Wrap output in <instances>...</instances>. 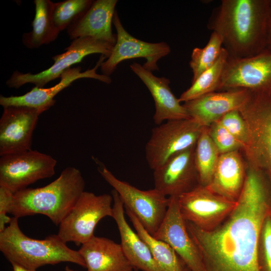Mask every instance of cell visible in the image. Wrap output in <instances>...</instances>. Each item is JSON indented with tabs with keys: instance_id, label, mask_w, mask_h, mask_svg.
I'll list each match as a JSON object with an SVG mask.
<instances>
[{
	"instance_id": "obj_1",
	"label": "cell",
	"mask_w": 271,
	"mask_h": 271,
	"mask_svg": "<svg viewBox=\"0 0 271 271\" xmlns=\"http://www.w3.org/2000/svg\"><path fill=\"white\" fill-rule=\"evenodd\" d=\"M271 211V186L265 174L249 164L236 205L210 230L186 222L205 271H259L258 244L263 221Z\"/></svg>"
},
{
	"instance_id": "obj_2",
	"label": "cell",
	"mask_w": 271,
	"mask_h": 271,
	"mask_svg": "<svg viewBox=\"0 0 271 271\" xmlns=\"http://www.w3.org/2000/svg\"><path fill=\"white\" fill-rule=\"evenodd\" d=\"M271 0H222L207 22L222 38L229 58L250 57L266 49Z\"/></svg>"
},
{
	"instance_id": "obj_3",
	"label": "cell",
	"mask_w": 271,
	"mask_h": 271,
	"mask_svg": "<svg viewBox=\"0 0 271 271\" xmlns=\"http://www.w3.org/2000/svg\"><path fill=\"white\" fill-rule=\"evenodd\" d=\"M80 170L68 167L54 181L44 187L25 188L14 194L9 211L18 218L41 214L59 225L84 191Z\"/></svg>"
},
{
	"instance_id": "obj_4",
	"label": "cell",
	"mask_w": 271,
	"mask_h": 271,
	"mask_svg": "<svg viewBox=\"0 0 271 271\" xmlns=\"http://www.w3.org/2000/svg\"><path fill=\"white\" fill-rule=\"evenodd\" d=\"M0 250L10 262L31 269L62 262L85 267V261L79 251L68 247L57 234L41 240L29 237L21 231L18 218L15 217L12 218L9 225L0 232Z\"/></svg>"
},
{
	"instance_id": "obj_5",
	"label": "cell",
	"mask_w": 271,
	"mask_h": 271,
	"mask_svg": "<svg viewBox=\"0 0 271 271\" xmlns=\"http://www.w3.org/2000/svg\"><path fill=\"white\" fill-rule=\"evenodd\" d=\"M239 111L248 132L247 142L241 151L246 163L262 171L271 186L270 96L250 92Z\"/></svg>"
},
{
	"instance_id": "obj_6",
	"label": "cell",
	"mask_w": 271,
	"mask_h": 271,
	"mask_svg": "<svg viewBox=\"0 0 271 271\" xmlns=\"http://www.w3.org/2000/svg\"><path fill=\"white\" fill-rule=\"evenodd\" d=\"M111 195H97L83 191L74 206L59 225L57 235L66 243L83 244L94 235L98 222L106 216L112 217Z\"/></svg>"
},
{
	"instance_id": "obj_7",
	"label": "cell",
	"mask_w": 271,
	"mask_h": 271,
	"mask_svg": "<svg viewBox=\"0 0 271 271\" xmlns=\"http://www.w3.org/2000/svg\"><path fill=\"white\" fill-rule=\"evenodd\" d=\"M204 126L191 118L168 120L152 130L146 159L154 170L175 154L195 145Z\"/></svg>"
},
{
	"instance_id": "obj_8",
	"label": "cell",
	"mask_w": 271,
	"mask_h": 271,
	"mask_svg": "<svg viewBox=\"0 0 271 271\" xmlns=\"http://www.w3.org/2000/svg\"><path fill=\"white\" fill-rule=\"evenodd\" d=\"M98 172L118 193L124 207L129 209L145 229L153 235L165 218L169 206V197L155 188L140 190L117 179L104 166L98 168Z\"/></svg>"
},
{
	"instance_id": "obj_9",
	"label": "cell",
	"mask_w": 271,
	"mask_h": 271,
	"mask_svg": "<svg viewBox=\"0 0 271 271\" xmlns=\"http://www.w3.org/2000/svg\"><path fill=\"white\" fill-rule=\"evenodd\" d=\"M113 47L109 43L92 37L75 39L66 48L64 53L52 57L54 63L47 69L36 74L15 71L7 80L6 84L10 88L16 89L27 83L42 88L49 82L60 77L63 72L73 65L81 62L87 55L99 53L108 58Z\"/></svg>"
},
{
	"instance_id": "obj_10",
	"label": "cell",
	"mask_w": 271,
	"mask_h": 271,
	"mask_svg": "<svg viewBox=\"0 0 271 271\" xmlns=\"http://www.w3.org/2000/svg\"><path fill=\"white\" fill-rule=\"evenodd\" d=\"M56 160L36 150L6 155L0 158V186L13 194L55 173Z\"/></svg>"
},
{
	"instance_id": "obj_11",
	"label": "cell",
	"mask_w": 271,
	"mask_h": 271,
	"mask_svg": "<svg viewBox=\"0 0 271 271\" xmlns=\"http://www.w3.org/2000/svg\"><path fill=\"white\" fill-rule=\"evenodd\" d=\"M236 89L271 95V51L245 58L228 57L218 91Z\"/></svg>"
},
{
	"instance_id": "obj_12",
	"label": "cell",
	"mask_w": 271,
	"mask_h": 271,
	"mask_svg": "<svg viewBox=\"0 0 271 271\" xmlns=\"http://www.w3.org/2000/svg\"><path fill=\"white\" fill-rule=\"evenodd\" d=\"M177 197L184 219L205 230L212 229L220 224L237 203V201L219 195L200 184Z\"/></svg>"
},
{
	"instance_id": "obj_13",
	"label": "cell",
	"mask_w": 271,
	"mask_h": 271,
	"mask_svg": "<svg viewBox=\"0 0 271 271\" xmlns=\"http://www.w3.org/2000/svg\"><path fill=\"white\" fill-rule=\"evenodd\" d=\"M112 23L117 32L116 42L110 55L100 66L102 74L109 76L121 61L138 58L146 59L143 65L145 69L158 70L157 62L170 53L169 45L164 42L149 43L133 37L122 26L116 11Z\"/></svg>"
},
{
	"instance_id": "obj_14",
	"label": "cell",
	"mask_w": 271,
	"mask_h": 271,
	"mask_svg": "<svg viewBox=\"0 0 271 271\" xmlns=\"http://www.w3.org/2000/svg\"><path fill=\"white\" fill-rule=\"evenodd\" d=\"M168 208L160 227L153 235L168 243L190 271H205L199 251L190 235L177 197H169Z\"/></svg>"
},
{
	"instance_id": "obj_15",
	"label": "cell",
	"mask_w": 271,
	"mask_h": 271,
	"mask_svg": "<svg viewBox=\"0 0 271 271\" xmlns=\"http://www.w3.org/2000/svg\"><path fill=\"white\" fill-rule=\"evenodd\" d=\"M41 113L24 106L4 108L0 119L1 156L32 150L33 133Z\"/></svg>"
},
{
	"instance_id": "obj_16",
	"label": "cell",
	"mask_w": 271,
	"mask_h": 271,
	"mask_svg": "<svg viewBox=\"0 0 271 271\" xmlns=\"http://www.w3.org/2000/svg\"><path fill=\"white\" fill-rule=\"evenodd\" d=\"M195 146L175 154L154 170V188L168 197H179L199 184Z\"/></svg>"
},
{
	"instance_id": "obj_17",
	"label": "cell",
	"mask_w": 271,
	"mask_h": 271,
	"mask_svg": "<svg viewBox=\"0 0 271 271\" xmlns=\"http://www.w3.org/2000/svg\"><path fill=\"white\" fill-rule=\"evenodd\" d=\"M106 57L101 55L95 66L81 72V68H70L60 76V82L49 88L33 87L30 91L20 96H0V104L4 108L10 106H24L35 108L41 113L47 110L55 103L54 97L64 89L70 86L73 81L81 78H92L109 84V76L96 73Z\"/></svg>"
},
{
	"instance_id": "obj_18",
	"label": "cell",
	"mask_w": 271,
	"mask_h": 271,
	"mask_svg": "<svg viewBox=\"0 0 271 271\" xmlns=\"http://www.w3.org/2000/svg\"><path fill=\"white\" fill-rule=\"evenodd\" d=\"M250 92L243 89L214 91L184 102L190 118L208 127L227 113L239 110Z\"/></svg>"
},
{
	"instance_id": "obj_19",
	"label": "cell",
	"mask_w": 271,
	"mask_h": 271,
	"mask_svg": "<svg viewBox=\"0 0 271 271\" xmlns=\"http://www.w3.org/2000/svg\"><path fill=\"white\" fill-rule=\"evenodd\" d=\"M130 68L145 84L153 98L155 106L153 119L156 124L160 125L166 120L190 118L183 104L172 92L169 79L155 76L137 62L130 65Z\"/></svg>"
},
{
	"instance_id": "obj_20",
	"label": "cell",
	"mask_w": 271,
	"mask_h": 271,
	"mask_svg": "<svg viewBox=\"0 0 271 271\" xmlns=\"http://www.w3.org/2000/svg\"><path fill=\"white\" fill-rule=\"evenodd\" d=\"M117 0H96L85 14L67 30L71 40L89 37L114 46L117 36L111 23Z\"/></svg>"
},
{
	"instance_id": "obj_21",
	"label": "cell",
	"mask_w": 271,
	"mask_h": 271,
	"mask_svg": "<svg viewBox=\"0 0 271 271\" xmlns=\"http://www.w3.org/2000/svg\"><path fill=\"white\" fill-rule=\"evenodd\" d=\"M113 215L119 232L122 250L134 268L143 271H161L146 242L130 228L124 217L123 203L118 193L111 191Z\"/></svg>"
},
{
	"instance_id": "obj_22",
	"label": "cell",
	"mask_w": 271,
	"mask_h": 271,
	"mask_svg": "<svg viewBox=\"0 0 271 271\" xmlns=\"http://www.w3.org/2000/svg\"><path fill=\"white\" fill-rule=\"evenodd\" d=\"M87 271H133L120 244L93 236L78 250Z\"/></svg>"
},
{
	"instance_id": "obj_23",
	"label": "cell",
	"mask_w": 271,
	"mask_h": 271,
	"mask_svg": "<svg viewBox=\"0 0 271 271\" xmlns=\"http://www.w3.org/2000/svg\"><path fill=\"white\" fill-rule=\"evenodd\" d=\"M241 151L220 154L209 184L206 186L214 192L237 201L243 189L247 164Z\"/></svg>"
},
{
	"instance_id": "obj_24",
	"label": "cell",
	"mask_w": 271,
	"mask_h": 271,
	"mask_svg": "<svg viewBox=\"0 0 271 271\" xmlns=\"http://www.w3.org/2000/svg\"><path fill=\"white\" fill-rule=\"evenodd\" d=\"M35 15L31 31L22 36V43L29 49H36L54 41L60 31L52 19L53 2L50 0H35Z\"/></svg>"
},
{
	"instance_id": "obj_25",
	"label": "cell",
	"mask_w": 271,
	"mask_h": 271,
	"mask_svg": "<svg viewBox=\"0 0 271 271\" xmlns=\"http://www.w3.org/2000/svg\"><path fill=\"white\" fill-rule=\"evenodd\" d=\"M139 236L148 246L152 254L161 271H189L175 250L166 242L155 238L142 225L135 215L125 207Z\"/></svg>"
},
{
	"instance_id": "obj_26",
	"label": "cell",
	"mask_w": 271,
	"mask_h": 271,
	"mask_svg": "<svg viewBox=\"0 0 271 271\" xmlns=\"http://www.w3.org/2000/svg\"><path fill=\"white\" fill-rule=\"evenodd\" d=\"M228 57L227 52L223 48L216 62L192 82L190 87L184 91L178 98L179 101L185 102L208 93L218 91Z\"/></svg>"
},
{
	"instance_id": "obj_27",
	"label": "cell",
	"mask_w": 271,
	"mask_h": 271,
	"mask_svg": "<svg viewBox=\"0 0 271 271\" xmlns=\"http://www.w3.org/2000/svg\"><path fill=\"white\" fill-rule=\"evenodd\" d=\"M220 154L204 127L195 146L194 160L199 184L207 186L212 178Z\"/></svg>"
},
{
	"instance_id": "obj_28",
	"label": "cell",
	"mask_w": 271,
	"mask_h": 271,
	"mask_svg": "<svg viewBox=\"0 0 271 271\" xmlns=\"http://www.w3.org/2000/svg\"><path fill=\"white\" fill-rule=\"evenodd\" d=\"M223 48L221 37L216 33L212 32L207 43L203 48H195L193 50L189 62L193 73L192 82L216 62Z\"/></svg>"
},
{
	"instance_id": "obj_29",
	"label": "cell",
	"mask_w": 271,
	"mask_h": 271,
	"mask_svg": "<svg viewBox=\"0 0 271 271\" xmlns=\"http://www.w3.org/2000/svg\"><path fill=\"white\" fill-rule=\"evenodd\" d=\"M93 2L91 0H65L53 3L52 15L54 25L60 32L68 29L85 14Z\"/></svg>"
},
{
	"instance_id": "obj_30",
	"label": "cell",
	"mask_w": 271,
	"mask_h": 271,
	"mask_svg": "<svg viewBox=\"0 0 271 271\" xmlns=\"http://www.w3.org/2000/svg\"><path fill=\"white\" fill-rule=\"evenodd\" d=\"M207 127L209 136L220 154L242 151L243 146L217 120Z\"/></svg>"
},
{
	"instance_id": "obj_31",
	"label": "cell",
	"mask_w": 271,
	"mask_h": 271,
	"mask_svg": "<svg viewBox=\"0 0 271 271\" xmlns=\"http://www.w3.org/2000/svg\"><path fill=\"white\" fill-rule=\"evenodd\" d=\"M259 271H271V211L265 216L260 230L258 244Z\"/></svg>"
},
{
	"instance_id": "obj_32",
	"label": "cell",
	"mask_w": 271,
	"mask_h": 271,
	"mask_svg": "<svg viewBox=\"0 0 271 271\" xmlns=\"http://www.w3.org/2000/svg\"><path fill=\"white\" fill-rule=\"evenodd\" d=\"M218 121L241 143L243 148L248 141V132L245 121L239 110H234L227 113Z\"/></svg>"
},
{
	"instance_id": "obj_33",
	"label": "cell",
	"mask_w": 271,
	"mask_h": 271,
	"mask_svg": "<svg viewBox=\"0 0 271 271\" xmlns=\"http://www.w3.org/2000/svg\"><path fill=\"white\" fill-rule=\"evenodd\" d=\"M14 194L3 186H0V232L9 224L12 218L9 217V213L13 199Z\"/></svg>"
},
{
	"instance_id": "obj_34",
	"label": "cell",
	"mask_w": 271,
	"mask_h": 271,
	"mask_svg": "<svg viewBox=\"0 0 271 271\" xmlns=\"http://www.w3.org/2000/svg\"><path fill=\"white\" fill-rule=\"evenodd\" d=\"M266 49L271 51V4L266 23Z\"/></svg>"
},
{
	"instance_id": "obj_35",
	"label": "cell",
	"mask_w": 271,
	"mask_h": 271,
	"mask_svg": "<svg viewBox=\"0 0 271 271\" xmlns=\"http://www.w3.org/2000/svg\"><path fill=\"white\" fill-rule=\"evenodd\" d=\"M11 263L12 264L13 271H36V270L26 268L15 262H12Z\"/></svg>"
},
{
	"instance_id": "obj_36",
	"label": "cell",
	"mask_w": 271,
	"mask_h": 271,
	"mask_svg": "<svg viewBox=\"0 0 271 271\" xmlns=\"http://www.w3.org/2000/svg\"><path fill=\"white\" fill-rule=\"evenodd\" d=\"M64 271H79V270H74L69 267L68 266H66L65 267Z\"/></svg>"
},
{
	"instance_id": "obj_37",
	"label": "cell",
	"mask_w": 271,
	"mask_h": 271,
	"mask_svg": "<svg viewBox=\"0 0 271 271\" xmlns=\"http://www.w3.org/2000/svg\"><path fill=\"white\" fill-rule=\"evenodd\" d=\"M135 271H138V269L134 268Z\"/></svg>"
},
{
	"instance_id": "obj_38",
	"label": "cell",
	"mask_w": 271,
	"mask_h": 271,
	"mask_svg": "<svg viewBox=\"0 0 271 271\" xmlns=\"http://www.w3.org/2000/svg\"><path fill=\"white\" fill-rule=\"evenodd\" d=\"M270 98H271V95H270Z\"/></svg>"
},
{
	"instance_id": "obj_39",
	"label": "cell",
	"mask_w": 271,
	"mask_h": 271,
	"mask_svg": "<svg viewBox=\"0 0 271 271\" xmlns=\"http://www.w3.org/2000/svg\"><path fill=\"white\" fill-rule=\"evenodd\" d=\"M189 271H190V270H189Z\"/></svg>"
}]
</instances>
